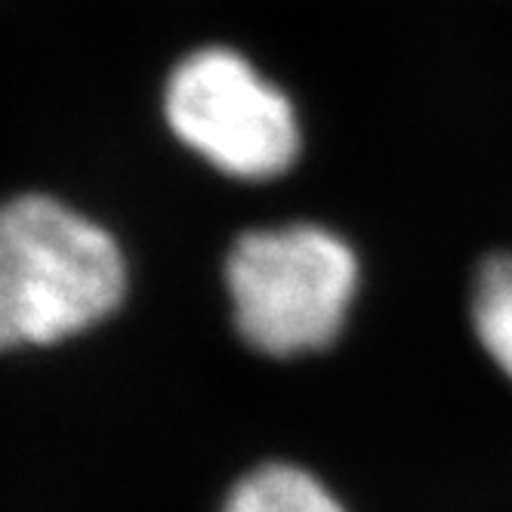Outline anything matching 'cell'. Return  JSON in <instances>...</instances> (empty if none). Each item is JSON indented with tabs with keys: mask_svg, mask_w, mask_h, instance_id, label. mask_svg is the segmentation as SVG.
<instances>
[{
	"mask_svg": "<svg viewBox=\"0 0 512 512\" xmlns=\"http://www.w3.org/2000/svg\"><path fill=\"white\" fill-rule=\"evenodd\" d=\"M223 284L241 343L256 355L294 361L343 340L364 263L334 226L290 219L241 232L223 260Z\"/></svg>",
	"mask_w": 512,
	"mask_h": 512,
	"instance_id": "6da1fadb",
	"label": "cell"
},
{
	"mask_svg": "<svg viewBox=\"0 0 512 512\" xmlns=\"http://www.w3.org/2000/svg\"><path fill=\"white\" fill-rule=\"evenodd\" d=\"M127 290L118 241L47 195L0 204V352L75 337Z\"/></svg>",
	"mask_w": 512,
	"mask_h": 512,
	"instance_id": "7a4b0ae2",
	"label": "cell"
},
{
	"mask_svg": "<svg viewBox=\"0 0 512 512\" xmlns=\"http://www.w3.org/2000/svg\"><path fill=\"white\" fill-rule=\"evenodd\" d=\"M176 139L238 182H275L303 158L297 102L232 47H201L182 59L164 90Z\"/></svg>",
	"mask_w": 512,
	"mask_h": 512,
	"instance_id": "3957f363",
	"label": "cell"
},
{
	"mask_svg": "<svg viewBox=\"0 0 512 512\" xmlns=\"http://www.w3.org/2000/svg\"><path fill=\"white\" fill-rule=\"evenodd\" d=\"M219 512H349V506L315 469L294 460H266L232 482Z\"/></svg>",
	"mask_w": 512,
	"mask_h": 512,
	"instance_id": "277c9868",
	"label": "cell"
},
{
	"mask_svg": "<svg viewBox=\"0 0 512 512\" xmlns=\"http://www.w3.org/2000/svg\"><path fill=\"white\" fill-rule=\"evenodd\" d=\"M469 331L494 371L512 386V250L482 256L469 281Z\"/></svg>",
	"mask_w": 512,
	"mask_h": 512,
	"instance_id": "5b68a950",
	"label": "cell"
}]
</instances>
